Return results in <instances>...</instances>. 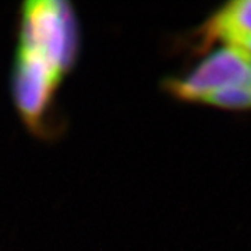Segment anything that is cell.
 <instances>
[{
    "instance_id": "obj_3",
    "label": "cell",
    "mask_w": 251,
    "mask_h": 251,
    "mask_svg": "<svg viewBox=\"0 0 251 251\" xmlns=\"http://www.w3.org/2000/svg\"><path fill=\"white\" fill-rule=\"evenodd\" d=\"M251 54L236 46L216 50L181 78H168L163 90L173 98L200 102L208 94L230 85H250Z\"/></svg>"
},
{
    "instance_id": "obj_6",
    "label": "cell",
    "mask_w": 251,
    "mask_h": 251,
    "mask_svg": "<svg viewBox=\"0 0 251 251\" xmlns=\"http://www.w3.org/2000/svg\"><path fill=\"white\" fill-rule=\"evenodd\" d=\"M236 48H240V49H243L244 52H247V53L251 54V38H249V39H246L244 42H242L239 46H236Z\"/></svg>"
},
{
    "instance_id": "obj_4",
    "label": "cell",
    "mask_w": 251,
    "mask_h": 251,
    "mask_svg": "<svg viewBox=\"0 0 251 251\" xmlns=\"http://www.w3.org/2000/svg\"><path fill=\"white\" fill-rule=\"evenodd\" d=\"M202 35L208 42L221 39L227 46H239L251 38V0L224 6L206 21Z\"/></svg>"
},
{
    "instance_id": "obj_7",
    "label": "cell",
    "mask_w": 251,
    "mask_h": 251,
    "mask_svg": "<svg viewBox=\"0 0 251 251\" xmlns=\"http://www.w3.org/2000/svg\"><path fill=\"white\" fill-rule=\"evenodd\" d=\"M250 72H251V59H250ZM250 85H251V84H250Z\"/></svg>"
},
{
    "instance_id": "obj_2",
    "label": "cell",
    "mask_w": 251,
    "mask_h": 251,
    "mask_svg": "<svg viewBox=\"0 0 251 251\" xmlns=\"http://www.w3.org/2000/svg\"><path fill=\"white\" fill-rule=\"evenodd\" d=\"M64 78L54 66L27 49L17 48L11 73V94L23 123L32 134H56V94Z\"/></svg>"
},
{
    "instance_id": "obj_1",
    "label": "cell",
    "mask_w": 251,
    "mask_h": 251,
    "mask_svg": "<svg viewBox=\"0 0 251 251\" xmlns=\"http://www.w3.org/2000/svg\"><path fill=\"white\" fill-rule=\"evenodd\" d=\"M18 48L44 57L66 75L77 62L80 48L78 21L72 6L60 0L24 3Z\"/></svg>"
},
{
    "instance_id": "obj_5",
    "label": "cell",
    "mask_w": 251,
    "mask_h": 251,
    "mask_svg": "<svg viewBox=\"0 0 251 251\" xmlns=\"http://www.w3.org/2000/svg\"><path fill=\"white\" fill-rule=\"evenodd\" d=\"M200 102L224 109H250L251 85H230L214 91Z\"/></svg>"
}]
</instances>
